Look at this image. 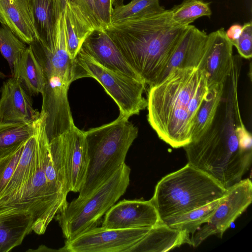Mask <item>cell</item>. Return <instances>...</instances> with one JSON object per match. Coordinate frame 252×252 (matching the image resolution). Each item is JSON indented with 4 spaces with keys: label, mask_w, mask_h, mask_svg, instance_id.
Segmentation results:
<instances>
[{
    "label": "cell",
    "mask_w": 252,
    "mask_h": 252,
    "mask_svg": "<svg viewBox=\"0 0 252 252\" xmlns=\"http://www.w3.org/2000/svg\"><path fill=\"white\" fill-rule=\"evenodd\" d=\"M209 92L204 69L176 68L149 87L148 121L164 142L174 148L191 140L193 120Z\"/></svg>",
    "instance_id": "obj_1"
},
{
    "label": "cell",
    "mask_w": 252,
    "mask_h": 252,
    "mask_svg": "<svg viewBox=\"0 0 252 252\" xmlns=\"http://www.w3.org/2000/svg\"><path fill=\"white\" fill-rule=\"evenodd\" d=\"M186 27L173 23L169 9L133 17L105 29L126 62L149 87L156 84Z\"/></svg>",
    "instance_id": "obj_2"
},
{
    "label": "cell",
    "mask_w": 252,
    "mask_h": 252,
    "mask_svg": "<svg viewBox=\"0 0 252 252\" xmlns=\"http://www.w3.org/2000/svg\"><path fill=\"white\" fill-rule=\"evenodd\" d=\"M238 121L234 109L225 107L203 134L183 147L188 163L226 189L242 180L252 164V152L243 151L239 145L235 133Z\"/></svg>",
    "instance_id": "obj_3"
},
{
    "label": "cell",
    "mask_w": 252,
    "mask_h": 252,
    "mask_svg": "<svg viewBox=\"0 0 252 252\" xmlns=\"http://www.w3.org/2000/svg\"><path fill=\"white\" fill-rule=\"evenodd\" d=\"M29 46L44 74L40 114L45 117L46 132L63 133L74 125L67 98L69 87L73 81V59L67 51L64 25H58L52 45L44 46L36 39Z\"/></svg>",
    "instance_id": "obj_4"
},
{
    "label": "cell",
    "mask_w": 252,
    "mask_h": 252,
    "mask_svg": "<svg viewBox=\"0 0 252 252\" xmlns=\"http://www.w3.org/2000/svg\"><path fill=\"white\" fill-rule=\"evenodd\" d=\"M128 119L119 115L113 122L84 131L89 162L78 199L92 194L125 163L138 133V128Z\"/></svg>",
    "instance_id": "obj_5"
},
{
    "label": "cell",
    "mask_w": 252,
    "mask_h": 252,
    "mask_svg": "<svg viewBox=\"0 0 252 252\" xmlns=\"http://www.w3.org/2000/svg\"><path fill=\"white\" fill-rule=\"evenodd\" d=\"M227 189L189 163L156 185L150 199L160 221L186 213L225 196Z\"/></svg>",
    "instance_id": "obj_6"
},
{
    "label": "cell",
    "mask_w": 252,
    "mask_h": 252,
    "mask_svg": "<svg viewBox=\"0 0 252 252\" xmlns=\"http://www.w3.org/2000/svg\"><path fill=\"white\" fill-rule=\"evenodd\" d=\"M49 146L44 120L38 132L34 172L10 201L0 205V217L30 214L33 222L32 231L39 235L45 233L56 215L67 205L61 199L47 182L45 162Z\"/></svg>",
    "instance_id": "obj_7"
},
{
    "label": "cell",
    "mask_w": 252,
    "mask_h": 252,
    "mask_svg": "<svg viewBox=\"0 0 252 252\" xmlns=\"http://www.w3.org/2000/svg\"><path fill=\"white\" fill-rule=\"evenodd\" d=\"M130 168L123 163L115 173L86 198L73 199L55 217L66 240L98 226L102 218L129 184Z\"/></svg>",
    "instance_id": "obj_8"
},
{
    "label": "cell",
    "mask_w": 252,
    "mask_h": 252,
    "mask_svg": "<svg viewBox=\"0 0 252 252\" xmlns=\"http://www.w3.org/2000/svg\"><path fill=\"white\" fill-rule=\"evenodd\" d=\"M84 77L94 78L100 83L118 106L120 115L129 118L147 106L143 81L102 66L80 49L73 59V81Z\"/></svg>",
    "instance_id": "obj_9"
},
{
    "label": "cell",
    "mask_w": 252,
    "mask_h": 252,
    "mask_svg": "<svg viewBox=\"0 0 252 252\" xmlns=\"http://www.w3.org/2000/svg\"><path fill=\"white\" fill-rule=\"evenodd\" d=\"M252 201V183L242 179L227 189L212 217L191 236V246L197 247L213 235L222 238L224 232L246 210Z\"/></svg>",
    "instance_id": "obj_10"
},
{
    "label": "cell",
    "mask_w": 252,
    "mask_h": 252,
    "mask_svg": "<svg viewBox=\"0 0 252 252\" xmlns=\"http://www.w3.org/2000/svg\"><path fill=\"white\" fill-rule=\"evenodd\" d=\"M150 228L115 229L97 226L66 240L60 249L66 252H127Z\"/></svg>",
    "instance_id": "obj_11"
},
{
    "label": "cell",
    "mask_w": 252,
    "mask_h": 252,
    "mask_svg": "<svg viewBox=\"0 0 252 252\" xmlns=\"http://www.w3.org/2000/svg\"><path fill=\"white\" fill-rule=\"evenodd\" d=\"M160 221L151 200L123 199L107 212L101 226L115 229L152 227Z\"/></svg>",
    "instance_id": "obj_12"
},
{
    "label": "cell",
    "mask_w": 252,
    "mask_h": 252,
    "mask_svg": "<svg viewBox=\"0 0 252 252\" xmlns=\"http://www.w3.org/2000/svg\"><path fill=\"white\" fill-rule=\"evenodd\" d=\"M233 46L223 28L208 34L201 69L207 73L209 88L227 81L233 64Z\"/></svg>",
    "instance_id": "obj_13"
},
{
    "label": "cell",
    "mask_w": 252,
    "mask_h": 252,
    "mask_svg": "<svg viewBox=\"0 0 252 252\" xmlns=\"http://www.w3.org/2000/svg\"><path fill=\"white\" fill-rule=\"evenodd\" d=\"M207 36L208 34L205 32L200 30L195 26L192 25L187 26L155 85L162 80L175 68L201 69Z\"/></svg>",
    "instance_id": "obj_14"
},
{
    "label": "cell",
    "mask_w": 252,
    "mask_h": 252,
    "mask_svg": "<svg viewBox=\"0 0 252 252\" xmlns=\"http://www.w3.org/2000/svg\"><path fill=\"white\" fill-rule=\"evenodd\" d=\"M0 92V125L32 123L40 117L32 96L14 77L3 83Z\"/></svg>",
    "instance_id": "obj_15"
},
{
    "label": "cell",
    "mask_w": 252,
    "mask_h": 252,
    "mask_svg": "<svg viewBox=\"0 0 252 252\" xmlns=\"http://www.w3.org/2000/svg\"><path fill=\"white\" fill-rule=\"evenodd\" d=\"M80 49L102 66L143 81L127 63L104 30L94 31L85 39Z\"/></svg>",
    "instance_id": "obj_16"
},
{
    "label": "cell",
    "mask_w": 252,
    "mask_h": 252,
    "mask_svg": "<svg viewBox=\"0 0 252 252\" xmlns=\"http://www.w3.org/2000/svg\"><path fill=\"white\" fill-rule=\"evenodd\" d=\"M60 135L65 150L70 191L79 192L85 183L89 162L84 131L74 126Z\"/></svg>",
    "instance_id": "obj_17"
},
{
    "label": "cell",
    "mask_w": 252,
    "mask_h": 252,
    "mask_svg": "<svg viewBox=\"0 0 252 252\" xmlns=\"http://www.w3.org/2000/svg\"><path fill=\"white\" fill-rule=\"evenodd\" d=\"M0 23L25 43L36 39L32 0H0Z\"/></svg>",
    "instance_id": "obj_18"
},
{
    "label": "cell",
    "mask_w": 252,
    "mask_h": 252,
    "mask_svg": "<svg viewBox=\"0 0 252 252\" xmlns=\"http://www.w3.org/2000/svg\"><path fill=\"white\" fill-rule=\"evenodd\" d=\"M190 234L160 221L127 252H164L185 244L191 245Z\"/></svg>",
    "instance_id": "obj_19"
},
{
    "label": "cell",
    "mask_w": 252,
    "mask_h": 252,
    "mask_svg": "<svg viewBox=\"0 0 252 252\" xmlns=\"http://www.w3.org/2000/svg\"><path fill=\"white\" fill-rule=\"evenodd\" d=\"M44 120L45 117L40 115L36 121L34 132L25 143L13 174L0 196V205L10 201L23 188L34 172L38 132Z\"/></svg>",
    "instance_id": "obj_20"
},
{
    "label": "cell",
    "mask_w": 252,
    "mask_h": 252,
    "mask_svg": "<svg viewBox=\"0 0 252 252\" xmlns=\"http://www.w3.org/2000/svg\"><path fill=\"white\" fill-rule=\"evenodd\" d=\"M36 40L50 46L56 39L58 18L62 11L60 0H32Z\"/></svg>",
    "instance_id": "obj_21"
},
{
    "label": "cell",
    "mask_w": 252,
    "mask_h": 252,
    "mask_svg": "<svg viewBox=\"0 0 252 252\" xmlns=\"http://www.w3.org/2000/svg\"><path fill=\"white\" fill-rule=\"evenodd\" d=\"M11 74L31 96L41 94L45 83L44 74L30 46L22 54Z\"/></svg>",
    "instance_id": "obj_22"
},
{
    "label": "cell",
    "mask_w": 252,
    "mask_h": 252,
    "mask_svg": "<svg viewBox=\"0 0 252 252\" xmlns=\"http://www.w3.org/2000/svg\"><path fill=\"white\" fill-rule=\"evenodd\" d=\"M30 214H17L0 217V252H8L21 244L32 231Z\"/></svg>",
    "instance_id": "obj_23"
},
{
    "label": "cell",
    "mask_w": 252,
    "mask_h": 252,
    "mask_svg": "<svg viewBox=\"0 0 252 252\" xmlns=\"http://www.w3.org/2000/svg\"><path fill=\"white\" fill-rule=\"evenodd\" d=\"M65 10L83 43L94 31L104 30L96 16L94 0H67Z\"/></svg>",
    "instance_id": "obj_24"
},
{
    "label": "cell",
    "mask_w": 252,
    "mask_h": 252,
    "mask_svg": "<svg viewBox=\"0 0 252 252\" xmlns=\"http://www.w3.org/2000/svg\"><path fill=\"white\" fill-rule=\"evenodd\" d=\"M225 84H220L209 88V92L193 120L191 140L201 136L212 125L223 99Z\"/></svg>",
    "instance_id": "obj_25"
},
{
    "label": "cell",
    "mask_w": 252,
    "mask_h": 252,
    "mask_svg": "<svg viewBox=\"0 0 252 252\" xmlns=\"http://www.w3.org/2000/svg\"><path fill=\"white\" fill-rule=\"evenodd\" d=\"M36 121L0 125V158L15 152L25 144L34 132Z\"/></svg>",
    "instance_id": "obj_26"
},
{
    "label": "cell",
    "mask_w": 252,
    "mask_h": 252,
    "mask_svg": "<svg viewBox=\"0 0 252 252\" xmlns=\"http://www.w3.org/2000/svg\"><path fill=\"white\" fill-rule=\"evenodd\" d=\"M222 198L161 221L171 227L186 230L192 236L201 226L209 221Z\"/></svg>",
    "instance_id": "obj_27"
},
{
    "label": "cell",
    "mask_w": 252,
    "mask_h": 252,
    "mask_svg": "<svg viewBox=\"0 0 252 252\" xmlns=\"http://www.w3.org/2000/svg\"><path fill=\"white\" fill-rule=\"evenodd\" d=\"M170 18L175 25L186 27L197 19L212 14L209 3L202 0H184L169 9Z\"/></svg>",
    "instance_id": "obj_28"
},
{
    "label": "cell",
    "mask_w": 252,
    "mask_h": 252,
    "mask_svg": "<svg viewBox=\"0 0 252 252\" xmlns=\"http://www.w3.org/2000/svg\"><path fill=\"white\" fill-rule=\"evenodd\" d=\"M164 9L160 5L159 0H131L128 4L113 8L111 25L133 17L158 13Z\"/></svg>",
    "instance_id": "obj_29"
},
{
    "label": "cell",
    "mask_w": 252,
    "mask_h": 252,
    "mask_svg": "<svg viewBox=\"0 0 252 252\" xmlns=\"http://www.w3.org/2000/svg\"><path fill=\"white\" fill-rule=\"evenodd\" d=\"M27 47L8 28L0 26V52L8 62L11 73Z\"/></svg>",
    "instance_id": "obj_30"
},
{
    "label": "cell",
    "mask_w": 252,
    "mask_h": 252,
    "mask_svg": "<svg viewBox=\"0 0 252 252\" xmlns=\"http://www.w3.org/2000/svg\"><path fill=\"white\" fill-rule=\"evenodd\" d=\"M24 145L10 155L0 158V196L13 174L22 155Z\"/></svg>",
    "instance_id": "obj_31"
},
{
    "label": "cell",
    "mask_w": 252,
    "mask_h": 252,
    "mask_svg": "<svg viewBox=\"0 0 252 252\" xmlns=\"http://www.w3.org/2000/svg\"><path fill=\"white\" fill-rule=\"evenodd\" d=\"M239 54L247 59L252 57V24L247 22L242 26V33L239 38L233 44Z\"/></svg>",
    "instance_id": "obj_32"
},
{
    "label": "cell",
    "mask_w": 252,
    "mask_h": 252,
    "mask_svg": "<svg viewBox=\"0 0 252 252\" xmlns=\"http://www.w3.org/2000/svg\"><path fill=\"white\" fill-rule=\"evenodd\" d=\"M65 17V32L66 46L70 57L73 59L80 50L83 42L79 38L72 21L66 15V13Z\"/></svg>",
    "instance_id": "obj_33"
},
{
    "label": "cell",
    "mask_w": 252,
    "mask_h": 252,
    "mask_svg": "<svg viewBox=\"0 0 252 252\" xmlns=\"http://www.w3.org/2000/svg\"><path fill=\"white\" fill-rule=\"evenodd\" d=\"M115 0H94L96 16L105 30L111 25V16Z\"/></svg>",
    "instance_id": "obj_34"
},
{
    "label": "cell",
    "mask_w": 252,
    "mask_h": 252,
    "mask_svg": "<svg viewBox=\"0 0 252 252\" xmlns=\"http://www.w3.org/2000/svg\"><path fill=\"white\" fill-rule=\"evenodd\" d=\"M235 133L240 148L245 152H252V137L243 121L237 124Z\"/></svg>",
    "instance_id": "obj_35"
},
{
    "label": "cell",
    "mask_w": 252,
    "mask_h": 252,
    "mask_svg": "<svg viewBox=\"0 0 252 252\" xmlns=\"http://www.w3.org/2000/svg\"><path fill=\"white\" fill-rule=\"evenodd\" d=\"M242 31V26L239 24H234L225 31V35L233 46L239 38Z\"/></svg>",
    "instance_id": "obj_36"
},
{
    "label": "cell",
    "mask_w": 252,
    "mask_h": 252,
    "mask_svg": "<svg viewBox=\"0 0 252 252\" xmlns=\"http://www.w3.org/2000/svg\"><path fill=\"white\" fill-rule=\"evenodd\" d=\"M62 10L63 11L66 7L67 0H60Z\"/></svg>",
    "instance_id": "obj_37"
},
{
    "label": "cell",
    "mask_w": 252,
    "mask_h": 252,
    "mask_svg": "<svg viewBox=\"0 0 252 252\" xmlns=\"http://www.w3.org/2000/svg\"><path fill=\"white\" fill-rule=\"evenodd\" d=\"M124 0H115L114 5L115 7L123 4Z\"/></svg>",
    "instance_id": "obj_38"
},
{
    "label": "cell",
    "mask_w": 252,
    "mask_h": 252,
    "mask_svg": "<svg viewBox=\"0 0 252 252\" xmlns=\"http://www.w3.org/2000/svg\"><path fill=\"white\" fill-rule=\"evenodd\" d=\"M4 76V75L1 72H0V78H2Z\"/></svg>",
    "instance_id": "obj_39"
}]
</instances>
